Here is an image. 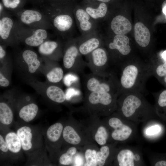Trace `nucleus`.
Listing matches in <instances>:
<instances>
[{"mask_svg": "<svg viewBox=\"0 0 166 166\" xmlns=\"http://www.w3.org/2000/svg\"><path fill=\"white\" fill-rule=\"evenodd\" d=\"M146 122L148 123L143 130L145 137L149 140H156L162 136L165 132V127L162 123L155 119Z\"/></svg>", "mask_w": 166, "mask_h": 166, "instance_id": "a211bd4d", "label": "nucleus"}, {"mask_svg": "<svg viewBox=\"0 0 166 166\" xmlns=\"http://www.w3.org/2000/svg\"><path fill=\"white\" fill-rule=\"evenodd\" d=\"M78 38L67 40L63 50V62L64 68L70 73H83L87 66L80 53L77 46Z\"/></svg>", "mask_w": 166, "mask_h": 166, "instance_id": "0eeeda50", "label": "nucleus"}, {"mask_svg": "<svg viewBox=\"0 0 166 166\" xmlns=\"http://www.w3.org/2000/svg\"><path fill=\"white\" fill-rule=\"evenodd\" d=\"M38 51L42 55L58 60L62 57L63 50L61 43L58 41L47 40L38 46Z\"/></svg>", "mask_w": 166, "mask_h": 166, "instance_id": "f3484780", "label": "nucleus"}, {"mask_svg": "<svg viewBox=\"0 0 166 166\" xmlns=\"http://www.w3.org/2000/svg\"><path fill=\"white\" fill-rule=\"evenodd\" d=\"M129 39L124 35H115L112 41L107 44L108 50L112 54L111 61L114 66L118 67L119 57L126 56L130 53L131 47L129 45Z\"/></svg>", "mask_w": 166, "mask_h": 166, "instance_id": "ddd939ff", "label": "nucleus"}, {"mask_svg": "<svg viewBox=\"0 0 166 166\" xmlns=\"http://www.w3.org/2000/svg\"><path fill=\"white\" fill-rule=\"evenodd\" d=\"M64 127L60 122L55 123L49 127L46 132V137L49 142L51 144L57 142L60 139Z\"/></svg>", "mask_w": 166, "mask_h": 166, "instance_id": "bb28decb", "label": "nucleus"}, {"mask_svg": "<svg viewBox=\"0 0 166 166\" xmlns=\"http://www.w3.org/2000/svg\"><path fill=\"white\" fill-rule=\"evenodd\" d=\"M162 11L166 17V0L163 3L162 5Z\"/></svg>", "mask_w": 166, "mask_h": 166, "instance_id": "a19ab883", "label": "nucleus"}, {"mask_svg": "<svg viewBox=\"0 0 166 166\" xmlns=\"http://www.w3.org/2000/svg\"><path fill=\"white\" fill-rule=\"evenodd\" d=\"M42 11L49 19L57 34L67 40L72 38L75 21L73 10L52 8H45Z\"/></svg>", "mask_w": 166, "mask_h": 166, "instance_id": "7ed1b4c3", "label": "nucleus"}, {"mask_svg": "<svg viewBox=\"0 0 166 166\" xmlns=\"http://www.w3.org/2000/svg\"><path fill=\"white\" fill-rule=\"evenodd\" d=\"M119 68V94L127 92H140L145 96L148 94L146 84L148 79L153 76L150 63L124 62Z\"/></svg>", "mask_w": 166, "mask_h": 166, "instance_id": "f03ea898", "label": "nucleus"}, {"mask_svg": "<svg viewBox=\"0 0 166 166\" xmlns=\"http://www.w3.org/2000/svg\"><path fill=\"white\" fill-rule=\"evenodd\" d=\"M150 160L152 166H166V153H154Z\"/></svg>", "mask_w": 166, "mask_h": 166, "instance_id": "c9c22d12", "label": "nucleus"}, {"mask_svg": "<svg viewBox=\"0 0 166 166\" xmlns=\"http://www.w3.org/2000/svg\"><path fill=\"white\" fill-rule=\"evenodd\" d=\"M38 110L37 105L34 103H30L21 108L19 112V116L24 121L29 122L36 117Z\"/></svg>", "mask_w": 166, "mask_h": 166, "instance_id": "393cba45", "label": "nucleus"}, {"mask_svg": "<svg viewBox=\"0 0 166 166\" xmlns=\"http://www.w3.org/2000/svg\"><path fill=\"white\" fill-rule=\"evenodd\" d=\"M15 31L19 42L32 47H38L45 41L49 39L50 36L47 30L30 27L17 20L15 21Z\"/></svg>", "mask_w": 166, "mask_h": 166, "instance_id": "6e6552de", "label": "nucleus"}, {"mask_svg": "<svg viewBox=\"0 0 166 166\" xmlns=\"http://www.w3.org/2000/svg\"><path fill=\"white\" fill-rule=\"evenodd\" d=\"M10 84L9 80L6 78L2 74L0 73V85L2 87H6L8 86Z\"/></svg>", "mask_w": 166, "mask_h": 166, "instance_id": "58836bf2", "label": "nucleus"}, {"mask_svg": "<svg viewBox=\"0 0 166 166\" xmlns=\"http://www.w3.org/2000/svg\"><path fill=\"white\" fill-rule=\"evenodd\" d=\"M16 132L20 140L23 151L29 152L36 149L38 137L33 128L27 125L22 126L17 129Z\"/></svg>", "mask_w": 166, "mask_h": 166, "instance_id": "dca6fc26", "label": "nucleus"}, {"mask_svg": "<svg viewBox=\"0 0 166 166\" xmlns=\"http://www.w3.org/2000/svg\"><path fill=\"white\" fill-rule=\"evenodd\" d=\"M6 56V52L4 49V46L2 45H0V59H2Z\"/></svg>", "mask_w": 166, "mask_h": 166, "instance_id": "ea45409f", "label": "nucleus"}, {"mask_svg": "<svg viewBox=\"0 0 166 166\" xmlns=\"http://www.w3.org/2000/svg\"><path fill=\"white\" fill-rule=\"evenodd\" d=\"M109 136V132L106 128L103 126H101L96 132L94 139L99 145L103 146L106 144Z\"/></svg>", "mask_w": 166, "mask_h": 166, "instance_id": "473e14b6", "label": "nucleus"}, {"mask_svg": "<svg viewBox=\"0 0 166 166\" xmlns=\"http://www.w3.org/2000/svg\"><path fill=\"white\" fill-rule=\"evenodd\" d=\"M13 112L9 105L6 103H0V122L4 125H9L13 120Z\"/></svg>", "mask_w": 166, "mask_h": 166, "instance_id": "c756f323", "label": "nucleus"}, {"mask_svg": "<svg viewBox=\"0 0 166 166\" xmlns=\"http://www.w3.org/2000/svg\"><path fill=\"white\" fill-rule=\"evenodd\" d=\"M159 81L166 88V75L162 78Z\"/></svg>", "mask_w": 166, "mask_h": 166, "instance_id": "79ce46f5", "label": "nucleus"}, {"mask_svg": "<svg viewBox=\"0 0 166 166\" xmlns=\"http://www.w3.org/2000/svg\"><path fill=\"white\" fill-rule=\"evenodd\" d=\"M77 149L74 147L69 148L66 152L60 156L59 162L60 164L64 165H68L72 163L73 157L77 152Z\"/></svg>", "mask_w": 166, "mask_h": 166, "instance_id": "72a5a7b5", "label": "nucleus"}, {"mask_svg": "<svg viewBox=\"0 0 166 166\" xmlns=\"http://www.w3.org/2000/svg\"><path fill=\"white\" fill-rule=\"evenodd\" d=\"M84 9L97 22L105 17L108 10L106 4L103 2H101L97 7L88 6Z\"/></svg>", "mask_w": 166, "mask_h": 166, "instance_id": "a878e982", "label": "nucleus"}, {"mask_svg": "<svg viewBox=\"0 0 166 166\" xmlns=\"http://www.w3.org/2000/svg\"><path fill=\"white\" fill-rule=\"evenodd\" d=\"M0 150L1 152L4 154H6L10 152L4 138L1 134L0 135Z\"/></svg>", "mask_w": 166, "mask_h": 166, "instance_id": "4c0bfd02", "label": "nucleus"}, {"mask_svg": "<svg viewBox=\"0 0 166 166\" xmlns=\"http://www.w3.org/2000/svg\"><path fill=\"white\" fill-rule=\"evenodd\" d=\"M22 57L28 65L29 71L30 73H35L39 67L40 62L37 54L34 51L29 49H26L22 52Z\"/></svg>", "mask_w": 166, "mask_h": 166, "instance_id": "4be33fe9", "label": "nucleus"}, {"mask_svg": "<svg viewBox=\"0 0 166 166\" xmlns=\"http://www.w3.org/2000/svg\"><path fill=\"white\" fill-rule=\"evenodd\" d=\"M152 94L155 98L154 106L156 115L160 120L166 123V89Z\"/></svg>", "mask_w": 166, "mask_h": 166, "instance_id": "aec40b11", "label": "nucleus"}, {"mask_svg": "<svg viewBox=\"0 0 166 166\" xmlns=\"http://www.w3.org/2000/svg\"><path fill=\"white\" fill-rule=\"evenodd\" d=\"M116 111L122 117L137 124L158 118L154 106L140 92H127L120 94Z\"/></svg>", "mask_w": 166, "mask_h": 166, "instance_id": "f257e3e1", "label": "nucleus"}, {"mask_svg": "<svg viewBox=\"0 0 166 166\" xmlns=\"http://www.w3.org/2000/svg\"><path fill=\"white\" fill-rule=\"evenodd\" d=\"M134 37L138 45L145 48L149 44L150 34L148 29L142 23H136L134 26Z\"/></svg>", "mask_w": 166, "mask_h": 166, "instance_id": "412c9836", "label": "nucleus"}, {"mask_svg": "<svg viewBox=\"0 0 166 166\" xmlns=\"http://www.w3.org/2000/svg\"><path fill=\"white\" fill-rule=\"evenodd\" d=\"M15 16L19 22L30 27L46 30L53 29L51 24L42 10H22Z\"/></svg>", "mask_w": 166, "mask_h": 166, "instance_id": "1a4fd4ad", "label": "nucleus"}, {"mask_svg": "<svg viewBox=\"0 0 166 166\" xmlns=\"http://www.w3.org/2000/svg\"><path fill=\"white\" fill-rule=\"evenodd\" d=\"M62 136L66 142L72 145H78L81 141L80 136L74 128L69 125L64 128Z\"/></svg>", "mask_w": 166, "mask_h": 166, "instance_id": "c85d7f7f", "label": "nucleus"}, {"mask_svg": "<svg viewBox=\"0 0 166 166\" xmlns=\"http://www.w3.org/2000/svg\"><path fill=\"white\" fill-rule=\"evenodd\" d=\"M114 158L119 166L144 165L142 154L140 149L129 146L117 150Z\"/></svg>", "mask_w": 166, "mask_h": 166, "instance_id": "9b49d317", "label": "nucleus"}, {"mask_svg": "<svg viewBox=\"0 0 166 166\" xmlns=\"http://www.w3.org/2000/svg\"><path fill=\"white\" fill-rule=\"evenodd\" d=\"M83 83L86 92H107L119 95L118 78L111 71L104 75L92 73L84 74Z\"/></svg>", "mask_w": 166, "mask_h": 166, "instance_id": "20e7f679", "label": "nucleus"}, {"mask_svg": "<svg viewBox=\"0 0 166 166\" xmlns=\"http://www.w3.org/2000/svg\"><path fill=\"white\" fill-rule=\"evenodd\" d=\"M10 152L14 154L19 153L22 149L20 140L16 132L10 131L4 137Z\"/></svg>", "mask_w": 166, "mask_h": 166, "instance_id": "b1692460", "label": "nucleus"}, {"mask_svg": "<svg viewBox=\"0 0 166 166\" xmlns=\"http://www.w3.org/2000/svg\"><path fill=\"white\" fill-rule=\"evenodd\" d=\"M97 151L94 149L88 148L85 151V162L84 166H97L96 158Z\"/></svg>", "mask_w": 166, "mask_h": 166, "instance_id": "e433bc0d", "label": "nucleus"}, {"mask_svg": "<svg viewBox=\"0 0 166 166\" xmlns=\"http://www.w3.org/2000/svg\"><path fill=\"white\" fill-rule=\"evenodd\" d=\"M7 12L0 16V40L1 44L14 45L18 42L15 34V21Z\"/></svg>", "mask_w": 166, "mask_h": 166, "instance_id": "f8f14e48", "label": "nucleus"}, {"mask_svg": "<svg viewBox=\"0 0 166 166\" xmlns=\"http://www.w3.org/2000/svg\"><path fill=\"white\" fill-rule=\"evenodd\" d=\"M119 95L107 92H86L85 106L89 111L110 115L117 110Z\"/></svg>", "mask_w": 166, "mask_h": 166, "instance_id": "39448f33", "label": "nucleus"}, {"mask_svg": "<svg viewBox=\"0 0 166 166\" xmlns=\"http://www.w3.org/2000/svg\"><path fill=\"white\" fill-rule=\"evenodd\" d=\"M112 113L108 121L112 129L110 136L113 140L125 142L135 138L137 132V124L121 116L117 112Z\"/></svg>", "mask_w": 166, "mask_h": 166, "instance_id": "423d86ee", "label": "nucleus"}, {"mask_svg": "<svg viewBox=\"0 0 166 166\" xmlns=\"http://www.w3.org/2000/svg\"><path fill=\"white\" fill-rule=\"evenodd\" d=\"M75 21L81 36L97 32L98 22L93 19L84 8H78L73 10Z\"/></svg>", "mask_w": 166, "mask_h": 166, "instance_id": "4468645a", "label": "nucleus"}, {"mask_svg": "<svg viewBox=\"0 0 166 166\" xmlns=\"http://www.w3.org/2000/svg\"><path fill=\"white\" fill-rule=\"evenodd\" d=\"M47 78L49 81L53 83H58L63 80L64 72L59 66L53 68L47 74Z\"/></svg>", "mask_w": 166, "mask_h": 166, "instance_id": "2f4dec72", "label": "nucleus"}, {"mask_svg": "<svg viewBox=\"0 0 166 166\" xmlns=\"http://www.w3.org/2000/svg\"><path fill=\"white\" fill-rule=\"evenodd\" d=\"M161 61L157 62H150L153 76L159 81L166 75V50L161 52L160 54Z\"/></svg>", "mask_w": 166, "mask_h": 166, "instance_id": "5701e85b", "label": "nucleus"}, {"mask_svg": "<svg viewBox=\"0 0 166 166\" xmlns=\"http://www.w3.org/2000/svg\"><path fill=\"white\" fill-rule=\"evenodd\" d=\"M112 147L108 145H103L100 150L97 152L96 158L97 166H104L112 153Z\"/></svg>", "mask_w": 166, "mask_h": 166, "instance_id": "7c9ffc66", "label": "nucleus"}, {"mask_svg": "<svg viewBox=\"0 0 166 166\" xmlns=\"http://www.w3.org/2000/svg\"><path fill=\"white\" fill-rule=\"evenodd\" d=\"M77 75L72 73L66 74L63 78V83L68 87H73L79 89V81Z\"/></svg>", "mask_w": 166, "mask_h": 166, "instance_id": "f704fd0d", "label": "nucleus"}, {"mask_svg": "<svg viewBox=\"0 0 166 166\" xmlns=\"http://www.w3.org/2000/svg\"><path fill=\"white\" fill-rule=\"evenodd\" d=\"M46 93L48 97L55 102L62 103L66 100L65 93L61 88L58 86H49L47 88Z\"/></svg>", "mask_w": 166, "mask_h": 166, "instance_id": "cd10ccee", "label": "nucleus"}, {"mask_svg": "<svg viewBox=\"0 0 166 166\" xmlns=\"http://www.w3.org/2000/svg\"><path fill=\"white\" fill-rule=\"evenodd\" d=\"M96 0L101 2L106 3V2H109L111 0Z\"/></svg>", "mask_w": 166, "mask_h": 166, "instance_id": "37998d69", "label": "nucleus"}, {"mask_svg": "<svg viewBox=\"0 0 166 166\" xmlns=\"http://www.w3.org/2000/svg\"><path fill=\"white\" fill-rule=\"evenodd\" d=\"M79 51L86 57L96 49L104 46V43L98 32L78 37Z\"/></svg>", "mask_w": 166, "mask_h": 166, "instance_id": "2eb2a0df", "label": "nucleus"}, {"mask_svg": "<svg viewBox=\"0 0 166 166\" xmlns=\"http://www.w3.org/2000/svg\"><path fill=\"white\" fill-rule=\"evenodd\" d=\"M110 26L115 35H124L131 30L132 26L130 22L124 16L119 15L112 19Z\"/></svg>", "mask_w": 166, "mask_h": 166, "instance_id": "6ab92c4d", "label": "nucleus"}, {"mask_svg": "<svg viewBox=\"0 0 166 166\" xmlns=\"http://www.w3.org/2000/svg\"><path fill=\"white\" fill-rule=\"evenodd\" d=\"M108 53L104 46L100 47L86 56L88 60L87 66L92 73L100 75H104L110 71H108L109 57Z\"/></svg>", "mask_w": 166, "mask_h": 166, "instance_id": "9d476101", "label": "nucleus"}]
</instances>
